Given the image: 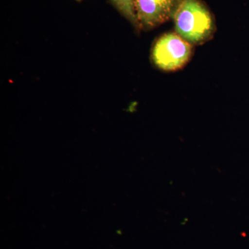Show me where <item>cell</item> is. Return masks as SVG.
Listing matches in <instances>:
<instances>
[{
    "mask_svg": "<svg viewBox=\"0 0 249 249\" xmlns=\"http://www.w3.org/2000/svg\"><path fill=\"white\" fill-rule=\"evenodd\" d=\"M173 19L175 32L193 46L206 43L215 33L213 16L201 0H181Z\"/></svg>",
    "mask_w": 249,
    "mask_h": 249,
    "instance_id": "6da1fadb",
    "label": "cell"
},
{
    "mask_svg": "<svg viewBox=\"0 0 249 249\" xmlns=\"http://www.w3.org/2000/svg\"><path fill=\"white\" fill-rule=\"evenodd\" d=\"M193 49L194 46L176 32H168L160 36L154 44L152 62L162 71H178L190 61Z\"/></svg>",
    "mask_w": 249,
    "mask_h": 249,
    "instance_id": "7a4b0ae2",
    "label": "cell"
},
{
    "mask_svg": "<svg viewBox=\"0 0 249 249\" xmlns=\"http://www.w3.org/2000/svg\"><path fill=\"white\" fill-rule=\"evenodd\" d=\"M181 0H134L140 30L150 31L173 19Z\"/></svg>",
    "mask_w": 249,
    "mask_h": 249,
    "instance_id": "3957f363",
    "label": "cell"
},
{
    "mask_svg": "<svg viewBox=\"0 0 249 249\" xmlns=\"http://www.w3.org/2000/svg\"><path fill=\"white\" fill-rule=\"evenodd\" d=\"M109 1L121 14L131 23L136 30L140 31L134 10V0H109Z\"/></svg>",
    "mask_w": 249,
    "mask_h": 249,
    "instance_id": "277c9868",
    "label": "cell"
},
{
    "mask_svg": "<svg viewBox=\"0 0 249 249\" xmlns=\"http://www.w3.org/2000/svg\"><path fill=\"white\" fill-rule=\"evenodd\" d=\"M77 1H83V0H76Z\"/></svg>",
    "mask_w": 249,
    "mask_h": 249,
    "instance_id": "5b68a950",
    "label": "cell"
}]
</instances>
